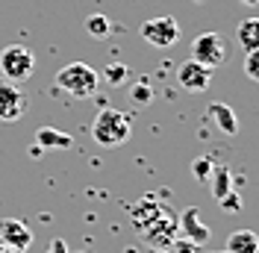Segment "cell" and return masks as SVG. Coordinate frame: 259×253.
I'll use <instances>...</instances> for the list:
<instances>
[{"label":"cell","mask_w":259,"mask_h":253,"mask_svg":"<svg viewBox=\"0 0 259 253\" xmlns=\"http://www.w3.org/2000/svg\"><path fill=\"white\" fill-rule=\"evenodd\" d=\"M56 86L71 97H92L97 92V86H100V74L85 62H71L65 68H59Z\"/></svg>","instance_id":"cell-2"},{"label":"cell","mask_w":259,"mask_h":253,"mask_svg":"<svg viewBox=\"0 0 259 253\" xmlns=\"http://www.w3.org/2000/svg\"><path fill=\"white\" fill-rule=\"evenodd\" d=\"M109 30H112V24H109L106 15H89L85 18V32H89L92 38H106Z\"/></svg>","instance_id":"cell-15"},{"label":"cell","mask_w":259,"mask_h":253,"mask_svg":"<svg viewBox=\"0 0 259 253\" xmlns=\"http://www.w3.org/2000/svg\"><path fill=\"white\" fill-rule=\"evenodd\" d=\"M0 253H6V244H3V241H0Z\"/></svg>","instance_id":"cell-23"},{"label":"cell","mask_w":259,"mask_h":253,"mask_svg":"<svg viewBox=\"0 0 259 253\" xmlns=\"http://www.w3.org/2000/svg\"><path fill=\"white\" fill-rule=\"evenodd\" d=\"M230 180H233V177H230V168H227V165H218V168H212V177H209V183H212V191H215V197H218V200H221V197H224V194H230Z\"/></svg>","instance_id":"cell-14"},{"label":"cell","mask_w":259,"mask_h":253,"mask_svg":"<svg viewBox=\"0 0 259 253\" xmlns=\"http://www.w3.org/2000/svg\"><path fill=\"white\" fill-rule=\"evenodd\" d=\"M227 253H259V236L253 230H236V233H230Z\"/></svg>","instance_id":"cell-12"},{"label":"cell","mask_w":259,"mask_h":253,"mask_svg":"<svg viewBox=\"0 0 259 253\" xmlns=\"http://www.w3.org/2000/svg\"><path fill=\"white\" fill-rule=\"evenodd\" d=\"M194 177L200 180V183H209V177H212V159L209 156H197L194 159Z\"/></svg>","instance_id":"cell-18"},{"label":"cell","mask_w":259,"mask_h":253,"mask_svg":"<svg viewBox=\"0 0 259 253\" xmlns=\"http://www.w3.org/2000/svg\"><path fill=\"white\" fill-rule=\"evenodd\" d=\"M206 115H209V121H215V126L221 133H227V136H236L239 133V118H236V112L230 109L227 103L212 100L209 106H206Z\"/></svg>","instance_id":"cell-9"},{"label":"cell","mask_w":259,"mask_h":253,"mask_svg":"<svg viewBox=\"0 0 259 253\" xmlns=\"http://www.w3.org/2000/svg\"><path fill=\"white\" fill-rule=\"evenodd\" d=\"M221 206H224V209H239V206H242V197H239L236 191H230V194L221 197Z\"/></svg>","instance_id":"cell-20"},{"label":"cell","mask_w":259,"mask_h":253,"mask_svg":"<svg viewBox=\"0 0 259 253\" xmlns=\"http://www.w3.org/2000/svg\"><path fill=\"white\" fill-rule=\"evenodd\" d=\"M236 41L242 50H259V18H244L236 27Z\"/></svg>","instance_id":"cell-13"},{"label":"cell","mask_w":259,"mask_h":253,"mask_svg":"<svg viewBox=\"0 0 259 253\" xmlns=\"http://www.w3.org/2000/svg\"><path fill=\"white\" fill-rule=\"evenodd\" d=\"M221 253H227V250H221Z\"/></svg>","instance_id":"cell-24"},{"label":"cell","mask_w":259,"mask_h":253,"mask_svg":"<svg viewBox=\"0 0 259 253\" xmlns=\"http://www.w3.org/2000/svg\"><path fill=\"white\" fill-rule=\"evenodd\" d=\"M45 253H68V244H65V238H53L48 244V250Z\"/></svg>","instance_id":"cell-21"},{"label":"cell","mask_w":259,"mask_h":253,"mask_svg":"<svg viewBox=\"0 0 259 253\" xmlns=\"http://www.w3.org/2000/svg\"><path fill=\"white\" fill-rule=\"evenodd\" d=\"M244 74H247V79L259 82V50H247V56H244Z\"/></svg>","instance_id":"cell-19"},{"label":"cell","mask_w":259,"mask_h":253,"mask_svg":"<svg viewBox=\"0 0 259 253\" xmlns=\"http://www.w3.org/2000/svg\"><path fill=\"white\" fill-rule=\"evenodd\" d=\"M0 241H3L6 247H12V250H27L32 244V233L24 221H18V218H3V221H0Z\"/></svg>","instance_id":"cell-8"},{"label":"cell","mask_w":259,"mask_h":253,"mask_svg":"<svg viewBox=\"0 0 259 253\" xmlns=\"http://www.w3.org/2000/svg\"><path fill=\"white\" fill-rule=\"evenodd\" d=\"M130 97H133L136 103H142V106H147V103L153 100V89H150L147 82H136V86L130 89Z\"/></svg>","instance_id":"cell-17"},{"label":"cell","mask_w":259,"mask_h":253,"mask_svg":"<svg viewBox=\"0 0 259 253\" xmlns=\"http://www.w3.org/2000/svg\"><path fill=\"white\" fill-rule=\"evenodd\" d=\"M180 224H183V230H186V236L192 238L194 244H203V241H206V238H209V227H206V224L200 221V212H197V209H186V212H183V218H180Z\"/></svg>","instance_id":"cell-11"},{"label":"cell","mask_w":259,"mask_h":253,"mask_svg":"<svg viewBox=\"0 0 259 253\" xmlns=\"http://www.w3.org/2000/svg\"><path fill=\"white\" fill-rule=\"evenodd\" d=\"M27 109V97L18 89V82L0 77V121H18Z\"/></svg>","instance_id":"cell-6"},{"label":"cell","mask_w":259,"mask_h":253,"mask_svg":"<svg viewBox=\"0 0 259 253\" xmlns=\"http://www.w3.org/2000/svg\"><path fill=\"white\" fill-rule=\"evenodd\" d=\"M130 133H133V124H130V115L121 109H100L95 115V124H92V139H95L100 147H121L127 144Z\"/></svg>","instance_id":"cell-1"},{"label":"cell","mask_w":259,"mask_h":253,"mask_svg":"<svg viewBox=\"0 0 259 253\" xmlns=\"http://www.w3.org/2000/svg\"><path fill=\"white\" fill-rule=\"evenodd\" d=\"M177 82L186 89V92H206L209 82H212V71L206 68V65L189 59V62H183L177 68Z\"/></svg>","instance_id":"cell-7"},{"label":"cell","mask_w":259,"mask_h":253,"mask_svg":"<svg viewBox=\"0 0 259 253\" xmlns=\"http://www.w3.org/2000/svg\"><path fill=\"white\" fill-rule=\"evenodd\" d=\"M139 35L145 38L147 45L165 50V48H171V45L180 41V24H177V18H171V15L147 18L145 24L139 27Z\"/></svg>","instance_id":"cell-5"},{"label":"cell","mask_w":259,"mask_h":253,"mask_svg":"<svg viewBox=\"0 0 259 253\" xmlns=\"http://www.w3.org/2000/svg\"><path fill=\"white\" fill-rule=\"evenodd\" d=\"M192 59L200 65H206L209 71H215V68H221V65L227 62V41L221 32H200L197 38L192 41Z\"/></svg>","instance_id":"cell-4"},{"label":"cell","mask_w":259,"mask_h":253,"mask_svg":"<svg viewBox=\"0 0 259 253\" xmlns=\"http://www.w3.org/2000/svg\"><path fill=\"white\" fill-rule=\"evenodd\" d=\"M127 74H130V68L124 62H112V65H106L103 79H106L109 86H121V82H127Z\"/></svg>","instance_id":"cell-16"},{"label":"cell","mask_w":259,"mask_h":253,"mask_svg":"<svg viewBox=\"0 0 259 253\" xmlns=\"http://www.w3.org/2000/svg\"><path fill=\"white\" fill-rule=\"evenodd\" d=\"M35 144L41 150H71L74 139L62 130H56V126H38L35 130Z\"/></svg>","instance_id":"cell-10"},{"label":"cell","mask_w":259,"mask_h":253,"mask_svg":"<svg viewBox=\"0 0 259 253\" xmlns=\"http://www.w3.org/2000/svg\"><path fill=\"white\" fill-rule=\"evenodd\" d=\"M35 71V53L24 45H9L0 50V77L9 82H24Z\"/></svg>","instance_id":"cell-3"},{"label":"cell","mask_w":259,"mask_h":253,"mask_svg":"<svg viewBox=\"0 0 259 253\" xmlns=\"http://www.w3.org/2000/svg\"><path fill=\"white\" fill-rule=\"evenodd\" d=\"M242 3H244V6H256L259 0H242Z\"/></svg>","instance_id":"cell-22"}]
</instances>
